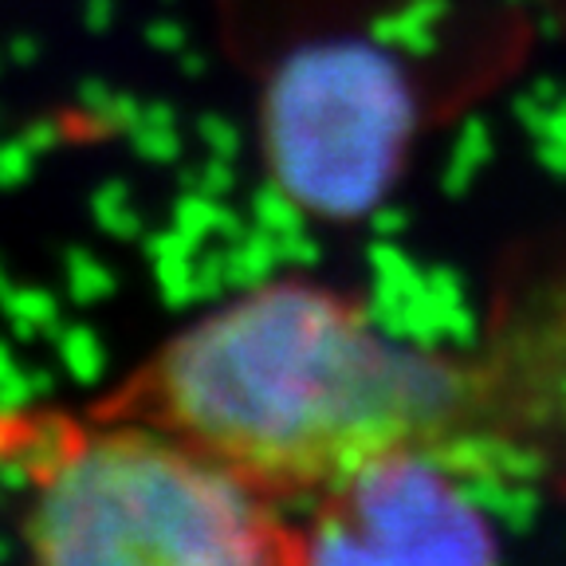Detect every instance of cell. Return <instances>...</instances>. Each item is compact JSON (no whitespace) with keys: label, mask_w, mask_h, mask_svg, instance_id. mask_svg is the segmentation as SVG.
<instances>
[{"label":"cell","mask_w":566,"mask_h":566,"mask_svg":"<svg viewBox=\"0 0 566 566\" xmlns=\"http://www.w3.org/2000/svg\"><path fill=\"white\" fill-rule=\"evenodd\" d=\"M154 401L252 480L331 484L370 452L441 429L460 374L323 283L252 280L166 346Z\"/></svg>","instance_id":"6da1fadb"},{"label":"cell","mask_w":566,"mask_h":566,"mask_svg":"<svg viewBox=\"0 0 566 566\" xmlns=\"http://www.w3.org/2000/svg\"><path fill=\"white\" fill-rule=\"evenodd\" d=\"M40 566H292L256 480L146 429L80 437L40 480Z\"/></svg>","instance_id":"7a4b0ae2"},{"label":"cell","mask_w":566,"mask_h":566,"mask_svg":"<svg viewBox=\"0 0 566 566\" xmlns=\"http://www.w3.org/2000/svg\"><path fill=\"white\" fill-rule=\"evenodd\" d=\"M256 123L275 197L295 217L358 224L406 181L424 98L389 44L323 35L275 63Z\"/></svg>","instance_id":"3957f363"},{"label":"cell","mask_w":566,"mask_h":566,"mask_svg":"<svg viewBox=\"0 0 566 566\" xmlns=\"http://www.w3.org/2000/svg\"><path fill=\"white\" fill-rule=\"evenodd\" d=\"M292 566H500V531L441 457L398 441L331 480Z\"/></svg>","instance_id":"277c9868"},{"label":"cell","mask_w":566,"mask_h":566,"mask_svg":"<svg viewBox=\"0 0 566 566\" xmlns=\"http://www.w3.org/2000/svg\"><path fill=\"white\" fill-rule=\"evenodd\" d=\"M75 441H80V437H75V429H71L67 421H60V417H40V421L28 424L24 437L12 444V452L32 469L35 484H40L48 472L60 469L63 457L75 449Z\"/></svg>","instance_id":"5b68a950"},{"label":"cell","mask_w":566,"mask_h":566,"mask_svg":"<svg viewBox=\"0 0 566 566\" xmlns=\"http://www.w3.org/2000/svg\"><path fill=\"white\" fill-rule=\"evenodd\" d=\"M63 363H67L71 378L83 381V386L103 381V350L91 335H71L63 343Z\"/></svg>","instance_id":"8992f818"},{"label":"cell","mask_w":566,"mask_h":566,"mask_svg":"<svg viewBox=\"0 0 566 566\" xmlns=\"http://www.w3.org/2000/svg\"><path fill=\"white\" fill-rule=\"evenodd\" d=\"M4 558H9V547H4V543H0V563H4Z\"/></svg>","instance_id":"52a82bcc"},{"label":"cell","mask_w":566,"mask_h":566,"mask_svg":"<svg viewBox=\"0 0 566 566\" xmlns=\"http://www.w3.org/2000/svg\"><path fill=\"white\" fill-rule=\"evenodd\" d=\"M0 464H4V449H0Z\"/></svg>","instance_id":"ba28073f"}]
</instances>
